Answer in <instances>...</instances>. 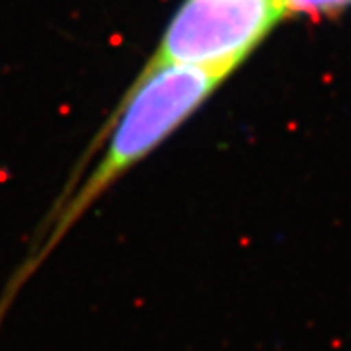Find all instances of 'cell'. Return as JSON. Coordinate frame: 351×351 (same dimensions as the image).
<instances>
[{"mask_svg": "<svg viewBox=\"0 0 351 351\" xmlns=\"http://www.w3.org/2000/svg\"><path fill=\"white\" fill-rule=\"evenodd\" d=\"M228 76L230 73L221 69L193 64H168L135 76L94 141V149L88 151L90 156L101 149L96 162L80 172V184L64 189L47 219L49 230L43 232L38 248L16 274L10 295L36 271L88 209L166 138L172 137Z\"/></svg>", "mask_w": 351, "mask_h": 351, "instance_id": "1", "label": "cell"}, {"mask_svg": "<svg viewBox=\"0 0 351 351\" xmlns=\"http://www.w3.org/2000/svg\"><path fill=\"white\" fill-rule=\"evenodd\" d=\"M285 14V0H184L138 73L193 64L232 75Z\"/></svg>", "mask_w": 351, "mask_h": 351, "instance_id": "2", "label": "cell"}, {"mask_svg": "<svg viewBox=\"0 0 351 351\" xmlns=\"http://www.w3.org/2000/svg\"><path fill=\"white\" fill-rule=\"evenodd\" d=\"M351 6V0H285L287 14L326 16Z\"/></svg>", "mask_w": 351, "mask_h": 351, "instance_id": "3", "label": "cell"}]
</instances>
